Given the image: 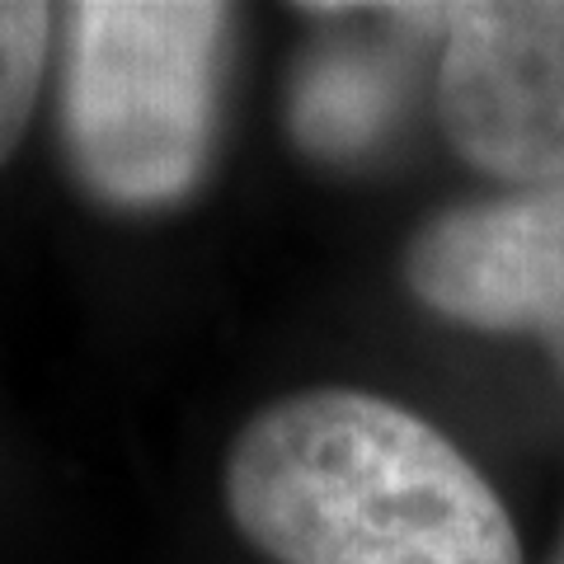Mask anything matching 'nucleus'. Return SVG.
I'll return each mask as SVG.
<instances>
[{
	"instance_id": "1",
	"label": "nucleus",
	"mask_w": 564,
	"mask_h": 564,
	"mask_svg": "<svg viewBox=\"0 0 564 564\" xmlns=\"http://www.w3.org/2000/svg\"><path fill=\"white\" fill-rule=\"evenodd\" d=\"M226 503L273 564H522L485 475L433 423L367 391L288 395L250 419Z\"/></svg>"
},
{
	"instance_id": "2",
	"label": "nucleus",
	"mask_w": 564,
	"mask_h": 564,
	"mask_svg": "<svg viewBox=\"0 0 564 564\" xmlns=\"http://www.w3.org/2000/svg\"><path fill=\"white\" fill-rule=\"evenodd\" d=\"M226 20V6L193 0H90L70 10L66 128L95 193L151 207L198 180Z\"/></svg>"
},
{
	"instance_id": "3",
	"label": "nucleus",
	"mask_w": 564,
	"mask_h": 564,
	"mask_svg": "<svg viewBox=\"0 0 564 564\" xmlns=\"http://www.w3.org/2000/svg\"><path fill=\"white\" fill-rule=\"evenodd\" d=\"M443 128L462 161L532 188L564 184V6H447Z\"/></svg>"
},
{
	"instance_id": "4",
	"label": "nucleus",
	"mask_w": 564,
	"mask_h": 564,
	"mask_svg": "<svg viewBox=\"0 0 564 564\" xmlns=\"http://www.w3.org/2000/svg\"><path fill=\"white\" fill-rule=\"evenodd\" d=\"M423 306L475 329H527L564 352V184L423 226L404 259Z\"/></svg>"
},
{
	"instance_id": "5",
	"label": "nucleus",
	"mask_w": 564,
	"mask_h": 564,
	"mask_svg": "<svg viewBox=\"0 0 564 564\" xmlns=\"http://www.w3.org/2000/svg\"><path fill=\"white\" fill-rule=\"evenodd\" d=\"M52 10L29 0H0V165L14 155L29 128L39 80L47 66Z\"/></svg>"
}]
</instances>
